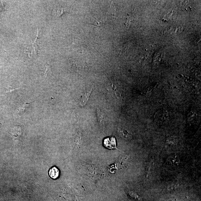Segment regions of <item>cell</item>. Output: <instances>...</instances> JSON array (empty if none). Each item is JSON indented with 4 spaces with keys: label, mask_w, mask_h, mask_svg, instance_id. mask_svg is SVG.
<instances>
[{
    "label": "cell",
    "mask_w": 201,
    "mask_h": 201,
    "mask_svg": "<svg viewBox=\"0 0 201 201\" xmlns=\"http://www.w3.org/2000/svg\"><path fill=\"white\" fill-rule=\"evenodd\" d=\"M103 144L104 147L109 150L117 149L116 139L114 137H108L105 139Z\"/></svg>",
    "instance_id": "6da1fadb"
},
{
    "label": "cell",
    "mask_w": 201,
    "mask_h": 201,
    "mask_svg": "<svg viewBox=\"0 0 201 201\" xmlns=\"http://www.w3.org/2000/svg\"><path fill=\"white\" fill-rule=\"evenodd\" d=\"M92 91V89H91L90 91H86L85 93H83V95H82L80 99V102H79V104L81 106H83L85 105L89 99V96Z\"/></svg>",
    "instance_id": "7a4b0ae2"
},
{
    "label": "cell",
    "mask_w": 201,
    "mask_h": 201,
    "mask_svg": "<svg viewBox=\"0 0 201 201\" xmlns=\"http://www.w3.org/2000/svg\"><path fill=\"white\" fill-rule=\"evenodd\" d=\"M59 171L55 166L53 167L49 171V174L50 177L53 179H56L59 177Z\"/></svg>",
    "instance_id": "3957f363"
},
{
    "label": "cell",
    "mask_w": 201,
    "mask_h": 201,
    "mask_svg": "<svg viewBox=\"0 0 201 201\" xmlns=\"http://www.w3.org/2000/svg\"><path fill=\"white\" fill-rule=\"evenodd\" d=\"M97 116H98V121H99L100 124L102 126V125L104 123V122L103 115L99 109H97Z\"/></svg>",
    "instance_id": "277c9868"
},
{
    "label": "cell",
    "mask_w": 201,
    "mask_h": 201,
    "mask_svg": "<svg viewBox=\"0 0 201 201\" xmlns=\"http://www.w3.org/2000/svg\"><path fill=\"white\" fill-rule=\"evenodd\" d=\"M121 132L122 133V135L125 137H130L131 136V134L126 129H121Z\"/></svg>",
    "instance_id": "5b68a950"
},
{
    "label": "cell",
    "mask_w": 201,
    "mask_h": 201,
    "mask_svg": "<svg viewBox=\"0 0 201 201\" xmlns=\"http://www.w3.org/2000/svg\"><path fill=\"white\" fill-rule=\"evenodd\" d=\"M27 104H28V103H26H26L24 104L23 105L22 107H20V108L18 109L17 112H21L24 111V110H25V108H26V106Z\"/></svg>",
    "instance_id": "8992f818"
},
{
    "label": "cell",
    "mask_w": 201,
    "mask_h": 201,
    "mask_svg": "<svg viewBox=\"0 0 201 201\" xmlns=\"http://www.w3.org/2000/svg\"><path fill=\"white\" fill-rule=\"evenodd\" d=\"M115 9L114 7L113 6V5L111 4V9L110 11V13L112 16H114L115 14Z\"/></svg>",
    "instance_id": "52a82bcc"
},
{
    "label": "cell",
    "mask_w": 201,
    "mask_h": 201,
    "mask_svg": "<svg viewBox=\"0 0 201 201\" xmlns=\"http://www.w3.org/2000/svg\"><path fill=\"white\" fill-rule=\"evenodd\" d=\"M2 4L0 2V6L2 5ZM3 10V8H0V12H2V10Z\"/></svg>",
    "instance_id": "ba28073f"
}]
</instances>
